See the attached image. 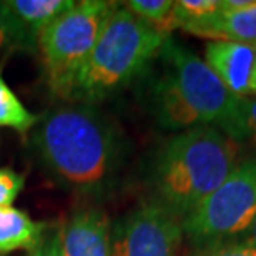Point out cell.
<instances>
[{"label":"cell","mask_w":256,"mask_h":256,"mask_svg":"<svg viewBox=\"0 0 256 256\" xmlns=\"http://www.w3.org/2000/svg\"><path fill=\"white\" fill-rule=\"evenodd\" d=\"M32 146L55 182L88 196L108 193L126 160L120 128L96 106L84 104L60 106L38 118Z\"/></svg>","instance_id":"obj_1"},{"label":"cell","mask_w":256,"mask_h":256,"mask_svg":"<svg viewBox=\"0 0 256 256\" xmlns=\"http://www.w3.org/2000/svg\"><path fill=\"white\" fill-rule=\"evenodd\" d=\"M146 74L145 104L160 128L180 133L214 126L230 135L242 98L196 54L170 37Z\"/></svg>","instance_id":"obj_2"},{"label":"cell","mask_w":256,"mask_h":256,"mask_svg":"<svg viewBox=\"0 0 256 256\" xmlns=\"http://www.w3.org/2000/svg\"><path fill=\"white\" fill-rule=\"evenodd\" d=\"M240 153L242 145L214 126L175 133L148 166L152 202L185 218L240 165Z\"/></svg>","instance_id":"obj_3"},{"label":"cell","mask_w":256,"mask_h":256,"mask_svg":"<svg viewBox=\"0 0 256 256\" xmlns=\"http://www.w3.org/2000/svg\"><path fill=\"white\" fill-rule=\"evenodd\" d=\"M166 38L118 4L76 76L70 102L96 106L118 94L145 74Z\"/></svg>","instance_id":"obj_4"},{"label":"cell","mask_w":256,"mask_h":256,"mask_svg":"<svg viewBox=\"0 0 256 256\" xmlns=\"http://www.w3.org/2000/svg\"><path fill=\"white\" fill-rule=\"evenodd\" d=\"M116 5L106 0H80L40 34L37 50L55 96L70 102L76 76Z\"/></svg>","instance_id":"obj_5"},{"label":"cell","mask_w":256,"mask_h":256,"mask_svg":"<svg viewBox=\"0 0 256 256\" xmlns=\"http://www.w3.org/2000/svg\"><path fill=\"white\" fill-rule=\"evenodd\" d=\"M256 216V158L242 162L222 185L182 218L183 236L200 248L246 234Z\"/></svg>","instance_id":"obj_6"},{"label":"cell","mask_w":256,"mask_h":256,"mask_svg":"<svg viewBox=\"0 0 256 256\" xmlns=\"http://www.w3.org/2000/svg\"><path fill=\"white\" fill-rule=\"evenodd\" d=\"M182 242V218L150 200L112 224L110 256H178Z\"/></svg>","instance_id":"obj_7"},{"label":"cell","mask_w":256,"mask_h":256,"mask_svg":"<svg viewBox=\"0 0 256 256\" xmlns=\"http://www.w3.org/2000/svg\"><path fill=\"white\" fill-rule=\"evenodd\" d=\"M204 62L233 95L256 96V48L252 44L210 42L204 48Z\"/></svg>","instance_id":"obj_8"},{"label":"cell","mask_w":256,"mask_h":256,"mask_svg":"<svg viewBox=\"0 0 256 256\" xmlns=\"http://www.w3.org/2000/svg\"><path fill=\"white\" fill-rule=\"evenodd\" d=\"M58 238L64 256H110L112 223L98 208L78 210L58 228Z\"/></svg>","instance_id":"obj_9"},{"label":"cell","mask_w":256,"mask_h":256,"mask_svg":"<svg viewBox=\"0 0 256 256\" xmlns=\"http://www.w3.org/2000/svg\"><path fill=\"white\" fill-rule=\"evenodd\" d=\"M75 0H5L2 2L7 14L12 50L27 52L37 50L38 37L55 18L66 12Z\"/></svg>","instance_id":"obj_10"},{"label":"cell","mask_w":256,"mask_h":256,"mask_svg":"<svg viewBox=\"0 0 256 256\" xmlns=\"http://www.w3.org/2000/svg\"><path fill=\"white\" fill-rule=\"evenodd\" d=\"M196 37L213 38V42H256V0L242 8L220 10L213 17L186 30Z\"/></svg>","instance_id":"obj_11"},{"label":"cell","mask_w":256,"mask_h":256,"mask_svg":"<svg viewBox=\"0 0 256 256\" xmlns=\"http://www.w3.org/2000/svg\"><path fill=\"white\" fill-rule=\"evenodd\" d=\"M47 223H37L15 206L0 208V256L32 250L42 242Z\"/></svg>","instance_id":"obj_12"},{"label":"cell","mask_w":256,"mask_h":256,"mask_svg":"<svg viewBox=\"0 0 256 256\" xmlns=\"http://www.w3.org/2000/svg\"><path fill=\"white\" fill-rule=\"evenodd\" d=\"M122 5L166 37H170L173 30L178 28L173 12L175 7L173 0H130Z\"/></svg>","instance_id":"obj_13"},{"label":"cell","mask_w":256,"mask_h":256,"mask_svg":"<svg viewBox=\"0 0 256 256\" xmlns=\"http://www.w3.org/2000/svg\"><path fill=\"white\" fill-rule=\"evenodd\" d=\"M37 124L38 116L25 108V105L0 74V126L12 128L18 133H27L34 130Z\"/></svg>","instance_id":"obj_14"},{"label":"cell","mask_w":256,"mask_h":256,"mask_svg":"<svg viewBox=\"0 0 256 256\" xmlns=\"http://www.w3.org/2000/svg\"><path fill=\"white\" fill-rule=\"evenodd\" d=\"M220 10H222V0H178L173 7L178 28H183L185 32L213 17Z\"/></svg>","instance_id":"obj_15"},{"label":"cell","mask_w":256,"mask_h":256,"mask_svg":"<svg viewBox=\"0 0 256 256\" xmlns=\"http://www.w3.org/2000/svg\"><path fill=\"white\" fill-rule=\"evenodd\" d=\"M228 136L238 143L246 142L256 148V96L242 98L236 120Z\"/></svg>","instance_id":"obj_16"},{"label":"cell","mask_w":256,"mask_h":256,"mask_svg":"<svg viewBox=\"0 0 256 256\" xmlns=\"http://www.w3.org/2000/svg\"><path fill=\"white\" fill-rule=\"evenodd\" d=\"M25 178L10 168H0V208L10 206L22 192Z\"/></svg>","instance_id":"obj_17"},{"label":"cell","mask_w":256,"mask_h":256,"mask_svg":"<svg viewBox=\"0 0 256 256\" xmlns=\"http://www.w3.org/2000/svg\"><path fill=\"white\" fill-rule=\"evenodd\" d=\"M194 256H256V248L248 246L242 242H230L200 248Z\"/></svg>","instance_id":"obj_18"},{"label":"cell","mask_w":256,"mask_h":256,"mask_svg":"<svg viewBox=\"0 0 256 256\" xmlns=\"http://www.w3.org/2000/svg\"><path fill=\"white\" fill-rule=\"evenodd\" d=\"M28 256H64L62 250H60L58 230L45 232L42 242L28 253Z\"/></svg>","instance_id":"obj_19"},{"label":"cell","mask_w":256,"mask_h":256,"mask_svg":"<svg viewBox=\"0 0 256 256\" xmlns=\"http://www.w3.org/2000/svg\"><path fill=\"white\" fill-rule=\"evenodd\" d=\"M4 48L12 50V32H10V25H8L7 14H5V8L2 2H0V52Z\"/></svg>","instance_id":"obj_20"},{"label":"cell","mask_w":256,"mask_h":256,"mask_svg":"<svg viewBox=\"0 0 256 256\" xmlns=\"http://www.w3.org/2000/svg\"><path fill=\"white\" fill-rule=\"evenodd\" d=\"M244 244H248V246L252 248H256V216L253 220L252 226H250V230L246 232V234H244Z\"/></svg>","instance_id":"obj_21"},{"label":"cell","mask_w":256,"mask_h":256,"mask_svg":"<svg viewBox=\"0 0 256 256\" xmlns=\"http://www.w3.org/2000/svg\"><path fill=\"white\" fill-rule=\"evenodd\" d=\"M252 45H253V47H254V48H256V42H253V44H252Z\"/></svg>","instance_id":"obj_22"}]
</instances>
